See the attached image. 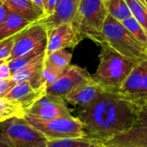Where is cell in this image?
<instances>
[{
	"label": "cell",
	"instance_id": "cell-1",
	"mask_svg": "<svg viewBox=\"0 0 147 147\" xmlns=\"http://www.w3.org/2000/svg\"><path fill=\"white\" fill-rule=\"evenodd\" d=\"M144 106L119 93L103 91L91 103L80 107L76 117L83 125L84 137L103 144L128 131Z\"/></svg>",
	"mask_w": 147,
	"mask_h": 147
},
{
	"label": "cell",
	"instance_id": "cell-2",
	"mask_svg": "<svg viewBox=\"0 0 147 147\" xmlns=\"http://www.w3.org/2000/svg\"><path fill=\"white\" fill-rule=\"evenodd\" d=\"M99 65L91 76L104 91L118 93L124 81L136 66V62L118 53L106 42L100 44Z\"/></svg>",
	"mask_w": 147,
	"mask_h": 147
},
{
	"label": "cell",
	"instance_id": "cell-3",
	"mask_svg": "<svg viewBox=\"0 0 147 147\" xmlns=\"http://www.w3.org/2000/svg\"><path fill=\"white\" fill-rule=\"evenodd\" d=\"M108 11L102 0H80L71 25L82 40L88 38L98 45L104 43L103 26Z\"/></svg>",
	"mask_w": 147,
	"mask_h": 147
},
{
	"label": "cell",
	"instance_id": "cell-4",
	"mask_svg": "<svg viewBox=\"0 0 147 147\" xmlns=\"http://www.w3.org/2000/svg\"><path fill=\"white\" fill-rule=\"evenodd\" d=\"M105 42L122 55L140 62L147 57V46L140 42L119 21L108 15L104 26Z\"/></svg>",
	"mask_w": 147,
	"mask_h": 147
},
{
	"label": "cell",
	"instance_id": "cell-5",
	"mask_svg": "<svg viewBox=\"0 0 147 147\" xmlns=\"http://www.w3.org/2000/svg\"><path fill=\"white\" fill-rule=\"evenodd\" d=\"M0 138L10 147H47L48 140L24 118L0 122Z\"/></svg>",
	"mask_w": 147,
	"mask_h": 147
},
{
	"label": "cell",
	"instance_id": "cell-6",
	"mask_svg": "<svg viewBox=\"0 0 147 147\" xmlns=\"http://www.w3.org/2000/svg\"><path fill=\"white\" fill-rule=\"evenodd\" d=\"M24 119L48 140L84 137L81 121L72 115L49 121H40L26 115Z\"/></svg>",
	"mask_w": 147,
	"mask_h": 147
},
{
	"label": "cell",
	"instance_id": "cell-7",
	"mask_svg": "<svg viewBox=\"0 0 147 147\" xmlns=\"http://www.w3.org/2000/svg\"><path fill=\"white\" fill-rule=\"evenodd\" d=\"M47 29L42 25L34 22L15 35L13 49L6 62H9L37 49H47Z\"/></svg>",
	"mask_w": 147,
	"mask_h": 147
},
{
	"label": "cell",
	"instance_id": "cell-8",
	"mask_svg": "<svg viewBox=\"0 0 147 147\" xmlns=\"http://www.w3.org/2000/svg\"><path fill=\"white\" fill-rule=\"evenodd\" d=\"M29 116L40 121H49L71 116L63 97L46 93L25 112ZM24 115V116H25Z\"/></svg>",
	"mask_w": 147,
	"mask_h": 147
},
{
	"label": "cell",
	"instance_id": "cell-9",
	"mask_svg": "<svg viewBox=\"0 0 147 147\" xmlns=\"http://www.w3.org/2000/svg\"><path fill=\"white\" fill-rule=\"evenodd\" d=\"M105 147H147V107L144 106L134 125L102 144Z\"/></svg>",
	"mask_w": 147,
	"mask_h": 147
},
{
	"label": "cell",
	"instance_id": "cell-10",
	"mask_svg": "<svg viewBox=\"0 0 147 147\" xmlns=\"http://www.w3.org/2000/svg\"><path fill=\"white\" fill-rule=\"evenodd\" d=\"M90 77V75L85 69L78 65H69L58 80L47 88L46 92L65 98L66 95Z\"/></svg>",
	"mask_w": 147,
	"mask_h": 147
},
{
	"label": "cell",
	"instance_id": "cell-11",
	"mask_svg": "<svg viewBox=\"0 0 147 147\" xmlns=\"http://www.w3.org/2000/svg\"><path fill=\"white\" fill-rule=\"evenodd\" d=\"M82 40H83L71 23L62 24L50 31H47L46 56L59 49L74 47Z\"/></svg>",
	"mask_w": 147,
	"mask_h": 147
},
{
	"label": "cell",
	"instance_id": "cell-12",
	"mask_svg": "<svg viewBox=\"0 0 147 147\" xmlns=\"http://www.w3.org/2000/svg\"><path fill=\"white\" fill-rule=\"evenodd\" d=\"M80 0H60L52 14L36 22L50 31L62 24L71 23L73 20Z\"/></svg>",
	"mask_w": 147,
	"mask_h": 147
},
{
	"label": "cell",
	"instance_id": "cell-13",
	"mask_svg": "<svg viewBox=\"0 0 147 147\" xmlns=\"http://www.w3.org/2000/svg\"><path fill=\"white\" fill-rule=\"evenodd\" d=\"M46 93V90L44 89L37 90L33 88L29 82H21L16 84L4 96V99L19 104L26 112Z\"/></svg>",
	"mask_w": 147,
	"mask_h": 147
},
{
	"label": "cell",
	"instance_id": "cell-14",
	"mask_svg": "<svg viewBox=\"0 0 147 147\" xmlns=\"http://www.w3.org/2000/svg\"><path fill=\"white\" fill-rule=\"evenodd\" d=\"M103 91L102 88L90 76L66 95L64 99L72 105L84 107L91 103Z\"/></svg>",
	"mask_w": 147,
	"mask_h": 147
},
{
	"label": "cell",
	"instance_id": "cell-15",
	"mask_svg": "<svg viewBox=\"0 0 147 147\" xmlns=\"http://www.w3.org/2000/svg\"><path fill=\"white\" fill-rule=\"evenodd\" d=\"M45 57H46V51L43 52L32 63L20 69L16 72L13 73L11 75L10 79L16 84L21 82H29V84L34 89L46 90L41 81V71L44 65Z\"/></svg>",
	"mask_w": 147,
	"mask_h": 147
},
{
	"label": "cell",
	"instance_id": "cell-16",
	"mask_svg": "<svg viewBox=\"0 0 147 147\" xmlns=\"http://www.w3.org/2000/svg\"><path fill=\"white\" fill-rule=\"evenodd\" d=\"M9 7L10 11H13L23 18L36 22L39 20L47 16L45 9L39 7L33 0H3Z\"/></svg>",
	"mask_w": 147,
	"mask_h": 147
},
{
	"label": "cell",
	"instance_id": "cell-17",
	"mask_svg": "<svg viewBox=\"0 0 147 147\" xmlns=\"http://www.w3.org/2000/svg\"><path fill=\"white\" fill-rule=\"evenodd\" d=\"M32 23L34 22L23 18L13 11H10L6 21L0 26V41L14 36Z\"/></svg>",
	"mask_w": 147,
	"mask_h": 147
},
{
	"label": "cell",
	"instance_id": "cell-18",
	"mask_svg": "<svg viewBox=\"0 0 147 147\" xmlns=\"http://www.w3.org/2000/svg\"><path fill=\"white\" fill-rule=\"evenodd\" d=\"M108 14L119 22L133 16L132 12L125 0H108L104 2Z\"/></svg>",
	"mask_w": 147,
	"mask_h": 147
},
{
	"label": "cell",
	"instance_id": "cell-19",
	"mask_svg": "<svg viewBox=\"0 0 147 147\" xmlns=\"http://www.w3.org/2000/svg\"><path fill=\"white\" fill-rule=\"evenodd\" d=\"M47 147H104L102 144L90 140L85 137L48 140Z\"/></svg>",
	"mask_w": 147,
	"mask_h": 147
},
{
	"label": "cell",
	"instance_id": "cell-20",
	"mask_svg": "<svg viewBox=\"0 0 147 147\" xmlns=\"http://www.w3.org/2000/svg\"><path fill=\"white\" fill-rule=\"evenodd\" d=\"M25 110L17 103L0 98V122L17 117L24 118Z\"/></svg>",
	"mask_w": 147,
	"mask_h": 147
},
{
	"label": "cell",
	"instance_id": "cell-21",
	"mask_svg": "<svg viewBox=\"0 0 147 147\" xmlns=\"http://www.w3.org/2000/svg\"><path fill=\"white\" fill-rule=\"evenodd\" d=\"M65 70V68L55 66L50 63H47L44 59V65L41 71V81L46 90L47 87H49L58 80V78L63 74Z\"/></svg>",
	"mask_w": 147,
	"mask_h": 147
},
{
	"label": "cell",
	"instance_id": "cell-22",
	"mask_svg": "<svg viewBox=\"0 0 147 147\" xmlns=\"http://www.w3.org/2000/svg\"><path fill=\"white\" fill-rule=\"evenodd\" d=\"M45 51H46V49H44V48L37 49V50H34V51L28 53L25 55L18 57L9 62H7L9 71L11 72V75L15 72H16L17 71H19L20 69H22V68L25 67L26 65H29L30 63H32Z\"/></svg>",
	"mask_w": 147,
	"mask_h": 147
},
{
	"label": "cell",
	"instance_id": "cell-23",
	"mask_svg": "<svg viewBox=\"0 0 147 147\" xmlns=\"http://www.w3.org/2000/svg\"><path fill=\"white\" fill-rule=\"evenodd\" d=\"M121 23L140 42L147 46V31L134 16L124 20L123 22H121Z\"/></svg>",
	"mask_w": 147,
	"mask_h": 147
},
{
	"label": "cell",
	"instance_id": "cell-24",
	"mask_svg": "<svg viewBox=\"0 0 147 147\" xmlns=\"http://www.w3.org/2000/svg\"><path fill=\"white\" fill-rule=\"evenodd\" d=\"M72 55L65 49L57 50L45 57V61L60 68H66L71 60Z\"/></svg>",
	"mask_w": 147,
	"mask_h": 147
},
{
	"label": "cell",
	"instance_id": "cell-25",
	"mask_svg": "<svg viewBox=\"0 0 147 147\" xmlns=\"http://www.w3.org/2000/svg\"><path fill=\"white\" fill-rule=\"evenodd\" d=\"M133 16L147 31V8L140 0H125Z\"/></svg>",
	"mask_w": 147,
	"mask_h": 147
},
{
	"label": "cell",
	"instance_id": "cell-26",
	"mask_svg": "<svg viewBox=\"0 0 147 147\" xmlns=\"http://www.w3.org/2000/svg\"><path fill=\"white\" fill-rule=\"evenodd\" d=\"M15 35L0 41V60H7L9 57L15 42Z\"/></svg>",
	"mask_w": 147,
	"mask_h": 147
},
{
	"label": "cell",
	"instance_id": "cell-27",
	"mask_svg": "<svg viewBox=\"0 0 147 147\" xmlns=\"http://www.w3.org/2000/svg\"><path fill=\"white\" fill-rule=\"evenodd\" d=\"M13 80L9 79H0V98H4V96L10 91V90L16 85Z\"/></svg>",
	"mask_w": 147,
	"mask_h": 147
},
{
	"label": "cell",
	"instance_id": "cell-28",
	"mask_svg": "<svg viewBox=\"0 0 147 147\" xmlns=\"http://www.w3.org/2000/svg\"><path fill=\"white\" fill-rule=\"evenodd\" d=\"M10 13V9L4 3L3 0H0V26L6 21Z\"/></svg>",
	"mask_w": 147,
	"mask_h": 147
},
{
	"label": "cell",
	"instance_id": "cell-29",
	"mask_svg": "<svg viewBox=\"0 0 147 147\" xmlns=\"http://www.w3.org/2000/svg\"><path fill=\"white\" fill-rule=\"evenodd\" d=\"M11 78V72L9 71L7 62L0 65V79H9Z\"/></svg>",
	"mask_w": 147,
	"mask_h": 147
},
{
	"label": "cell",
	"instance_id": "cell-30",
	"mask_svg": "<svg viewBox=\"0 0 147 147\" xmlns=\"http://www.w3.org/2000/svg\"><path fill=\"white\" fill-rule=\"evenodd\" d=\"M146 61V67H145V73H144V82H143V87L141 91V100L145 104V100L147 97V57L145 59Z\"/></svg>",
	"mask_w": 147,
	"mask_h": 147
},
{
	"label": "cell",
	"instance_id": "cell-31",
	"mask_svg": "<svg viewBox=\"0 0 147 147\" xmlns=\"http://www.w3.org/2000/svg\"><path fill=\"white\" fill-rule=\"evenodd\" d=\"M60 0H48L47 1V7H46V12L47 15H50L53 13V11L54 10L56 5L58 4V3L59 2Z\"/></svg>",
	"mask_w": 147,
	"mask_h": 147
},
{
	"label": "cell",
	"instance_id": "cell-32",
	"mask_svg": "<svg viewBox=\"0 0 147 147\" xmlns=\"http://www.w3.org/2000/svg\"><path fill=\"white\" fill-rule=\"evenodd\" d=\"M39 7H40L41 9H45V3H44V1L43 0H33ZM45 11H46V9H45Z\"/></svg>",
	"mask_w": 147,
	"mask_h": 147
},
{
	"label": "cell",
	"instance_id": "cell-33",
	"mask_svg": "<svg viewBox=\"0 0 147 147\" xmlns=\"http://www.w3.org/2000/svg\"><path fill=\"white\" fill-rule=\"evenodd\" d=\"M0 147H10L8 144H6L1 138H0Z\"/></svg>",
	"mask_w": 147,
	"mask_h": 147
},
{
	"label": "cell",
	"instance_id": "cell-34",
	"mask_svg": "<svg viewBox=\"0 0 147 147\" xmlns=\"http://www.w3.org/2000/svg\"><path fill=\"white\" fill-rule=\"evenodd\" d=\"M140 2H141V3H142L147 8V0H140Z\"/></svg>",
	"mask_w": 147,
	"mask_h": 147
},
{
	"label": "cell",
	"instance_id": "cell-35",
	"mask_svg": "<svg viewBox=\"0 0 147 147\" xmlns=\"http://www.w3.org/2000/svg\"><path fill=\"white\" fill-rule=\"evenodd\" d=\"M44 1V3H45V9H46V7H47V1L48 0H43Z\"/></svg>",
	"mask_w": 147,
	"mask_h": 147
},
{
	"label": "cell",
	"instance_id": "cell-36",
	"mask_svg": "<svg viewBox=\"0 0 147 147\" xmlns=\"http://www.w3.org/2000/svg\"><path fill=\"white\" fill-rule=\"evenodd\" d=\"M4 62H6V60H0V65H2V64H3Z\"/></svg>",
	"mask_w": 147,
	"mask_h": 147
},
{
	"label": "cell",
	"instance_id": "cell-37",
	"mask_svg": "<svg viewBox=\"0 0 147 147\" xmlns=\"http://www.w3.org/2000/svg\"><path fill=\"white\" fill-rule=\"evenodd\" d=\"M145 106H146L147 107V97L146 98V100H145Z\"/></svg>",
	"mask_w": 147,
	"mask_h": 147
},
{
	"label": "cell",
	"instance_id": "cell-38",
	"mask_svg": "<svg viewBox=\"0 0 147 147\" xmlns=\"http://www.w3.org/2000/svg\"><path fill=\"white\" fill-rule=\"evenodd\" d=\"M102 1H104V2H105V1H108V0H102Z\"/></svg>",
	"mask_w": 147,
	"mask_h": 147
},
{
	"label": "cell",
	"instance_id": "cell-39",
	"mask_svg": "<svg viewBox=\"0 0 147 147\" xmlns=\"http://www.w3.org/2000/svg\"><path fill=\"white\" fill-rule=\"evenodd\" d=\"M104 147H105V146H104Z\"/></svg>",
	"mask_w": 147,
	"mask_h": 147
}]
</instances>
